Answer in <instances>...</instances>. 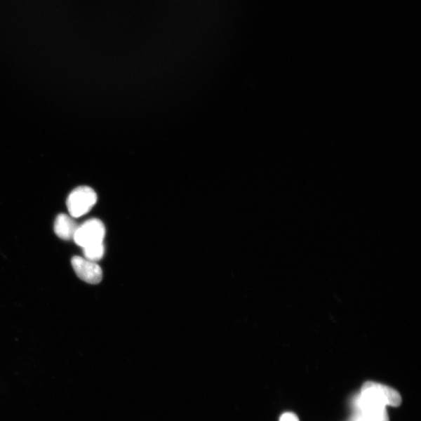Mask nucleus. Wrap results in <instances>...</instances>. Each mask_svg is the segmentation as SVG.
<instances>
[{
	"label": "nucleus",
	"mask_w": 421,
	"mask_h": 421,
	"mask_svg": "<svg viewBox=\"0 0 421 421\" xmlns=\"http://www.w3.org/2000/svg\"><path fill=\"white\" fill-rule=\"evenodd\" d=\"M399 393L389 386L374 382H365L356 399V414L362 421H389L386 406L401 405Z\"/></svg>",
	"instance_id": "nucleus-1"
},
{
	"label": "nucleus",
	"mask_w": 421,
	"mask_h": 421,
	"mask_svg": "<svg viewBox=\"0 0 421 421\" xmlns=\"http://www.w3.org/2000/svg\"><path fill=\"white\" fill-rule=\"evenodd\" d=\"M98 198L93 188L87 186L76 187L69 194L67 206L69 215L79 218L86 215L95 206Z\"/></svg>",
	"instance_id": "nucleus-2"
},
{
	"label": "nucleus",
	"mask_w": 421,
	"mask_h": 421,
	"mask_svg": "<svg viewBox=\"0 0 421 421\" xmlns=\"http://www.w3.org/2000/svg\"><path fill=\"white\" fill-rule=\"evenodd\" d=\"M105 236L104 223L98 219H91L79 226L74 236V241L83 248L88 246L103 243Z\"/></svg>",
	"instance_id": "nucleus-3"
},
{
	"label": "nucleus",
	"mask_w": 421,
	"mask_h": 421,
	"mask_svg": "<svg viewBox=\"0 0 421 421\" xmlns=\"http://www.w3.org/2000/svg\"><path fill=\"white\" fill-rule=\"evenodd\" d=\"M72 266L76 276L89 284H98L102 280V270L96 262L75 256L72 260Z\"/></svg>",
	"instance_id": "nucleus-4"
},
{
	"label": "nucleus",
	"mask_w": 421,
	"mask_h": 421,
	"mask_svg": "<svg viewBox=\"0 0 421 421\" xmlns=\"http://www.w3.org/2000/svg\"><path fill=\"white\" fill-rule=\"evenodd\" d=\"M79 225L73 220L72 216L60 214L55 220L54 231L62 240H73Z\"/></svg>",
	"instance_id": "nucleus-5"
},
{
	"label": "nucleus",
	"mask_w": 421,
	"mask_h": 421,
	"mask_svg": "<svg viewBox=\"0 0 421 421\" xmlns=\"http://www.w3.org/2000/svg\"><path fill=\"white\" fill-rule=\"evenodd\" d=\"M83 258L89 260V261L96 262L100 261L105 254V247L103 243H98L88 246V247L83 248Z\"/></svg>",
	"instance_id": "nucleus-6"
},
{
	"label": "nucleus",
	"mask_w": 421,
	"mask_h": 421,
	"mask_svg": "<svg viewBox=\"0 0 421 421\" xmlns=\"http://www.w3.org/2000/svg\"><path fill=\"white\" fill-rule=\"evenodd\" d=\"M279 421H300L298 417L296 414L287 412L283 414L282 416L280 417Z\"/></svg>",
	"instance_id": "nucleus-7"
}]
</instances>
